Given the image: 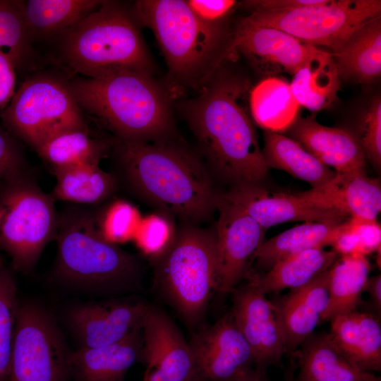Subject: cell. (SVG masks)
Segmentation results:
<instances>
[{"mask_svg": "<svg viewBox=\"0 0 381 381\" xmlns=\"http://www.w3.org/2000/svg\"><path fill=\"white\" fill-rule=\"evenodd\" d=\"M56 183L51 195L60 200L83 205L100 203L115 192L116 176L99 164H82L52 169Z\"/></svg>", "mask_w": 381, "mask_h": 381, "instance_id": "cell-32", "label": "cell"}, {"mask_svg": "<svg viewBox=\"0 0 381 381\" xmlns=\"http://www.w3.org/2000/svg\"><path fill=\"white\" fill-rule=\"evenodd\" d=\"M356 138L365 159L377 169L381 167V100L375 98L362 117Z\"/></svg>", "mask_w": 381, "mask_h": 381, "instance_id": "cell-40", "label": "cell"}, {"mask_svg": "<svg viewBox=\"0 0 381 381\" xmlns=\"http://www.w3.org/2000/svg\"><path fill=\"white\" fill-rule=\"evenodd\" d=\"M231 293V314L251 349L255 368L266 371L279 365L286 349L274 304L249 283Z\"/></svg>", "mask_w": 381, "mask_h": 381, "instance_id": "cell-15", "label": "cell"}, {"mask_svg": "<svg viewBox=\"0 0 381 381\" xmlns=\"http://www.w3.org/2000/svg\"><path fill=\"white\" fill-rule=\"evenodd\" d=\"M131 13L157 41L168 67L163 85L171 99L197 90L224 59L222 26L200 21L186 1H136Z\"/></svg>", "mask_w": 381, "mask_h": 381, "instance_id": "cell-4", "label": "cell"}, {"mask_svg": "<svg viewBox=\"0 0 381 381\" xmlns=\"http://www.w3.org/2000/svg\"><path fill=\"white\" fill-rule=\"evenodd\" d=\"M56 272L65 281L102 289L128 287L138 281L133 255L103 238L95 212L71 207L58 214Z\"/></svg>", "mask_w": 381, "mask_h": 381, "instance_id": "cell-6", "label": "cell"}, {"mask_svg": "<svg viewBox=\"0 0 381 381\" xmlns=\"http://www.w3.org/2000/svg\"><path fill=\"white\" fill-rule=\"evenodd\" d=\"M158 260L159 287L184 320L196 325L217 290L214 231L186 224Z\"/></svg>", "mask_w": 381, "mask_h": 381, "instance_id": "cell-7", "label": "cell"}, {"mask_svg": "<svg viewBox=\"0 0 381 381\" xmlns=\"http://www.w3.org/2000/svg\"><path fill=\"white\" fill-rule=\"evenodd\" d=\"M147 306L140 302L82 305L70 311L68 321L80 347H101L140 328Z\"/></svg>", "mask_w": 381, "mask_h": 381, "instance_id": "cell-18", "label": "cell"}, {"mask_svg": "<svg viewBox=\"0 0 381 381\" xmlns=\"http://www.w3.org/2000/svg\"><path fill=\"white\" fill-rule=\"evenodd\" d=\"M370 270L363 255H339L327 270L329 302L322 322L356 309Z\"/></svg>", "mask_w": 381, "mask_h": 381, "instance_id": "cell-33", "label": "cell"}, {"mask_svg": "<svg viewBox=\"0 0 381 381\" xmlns=\"http://www.w3.org/2000/svg\"><path fill=\"white\" fill-rule=\"evenodd\" d=\"M95 214L99 234L104 240L115 245L133 240L141 219L138 210L123 200L112 202Z\"/></svg>", "mask_w": 381, "mask_h": 381, "instance_id": "cell-38", "label": "cell"}, {"mask_svg": "<svg viewBox=\"0 0 381 381\" xmlns=\"http://www.w3.org/2000/svg\"><path fill=\"white\" fill-rule=\"evenodd\" d=\"M289 129L290 138L336 173L364 169V152L351 131L323 126L315 116L297 118Z\"/></svg>", "mask_w": 381, "mask_h": 381, "instance_id": "cell-20", "label": "cell"}, {"mask_svg": "<svg viewBox=\"0 0 381 381\" xmlns=\"http://www.w3.org/2000/svg\"><path fill=\"white\" fill-rule=\"evenodd\" d=\"M176 234L167 216L152 214L141 218L133 240L145 255L159 259L169 248Z\"/></svg>", "mask_w": 381, "mask_h": 381, "instance_id": "cell-39", "label": "cell"}, {"mask_svg": "<svg viewBox=\"0 0 381 381\" xmlns=\"http://www.w3.org/2000/svg\"><path fill=\"white\" fill-rule=\"evenodd\" d=\"M18 305L11 273L0 263V381H6Z\"/></svg>", "mask_w": 381, "mask_h": 381, "instance_id": "cell-36", "label": "cell"}, {"mask_svg": "<svg viewBox=\"0 0 381 381\" xmlns=\"http://www.w3.org/2000/svg\"><path fill=\"white\" fill-rule=\"evenodd\" d=\"M365 291H367L371 301L376 308L377 311L380 314L381 311V276L376 275L373 277H369L365 288Z\"/></svg>", "mask_w": 381, "mask_h": 381, "instance_id": "cell-45", "label": "cell"}, {"mask_svg": "<svg viewBox=\"0 0 381 381\" xmlns=\"http://www.w3.org/2000/svg\"><path fill=\"white\" fill-rule=\"evenodd\" d=\"M344 222H306L264 241L254 259L268 270L277 262L293 255L332 246Z\"/></svg>", "mask_w": 381, "mask_h": 381, "instance_id": "cell-30", "label": "cell"}, {"mask_svg": "<svg viewBox=\"0 0 381 381\" xmlns=\"http://www.w3.org/2000/svg\"><path fill=\"white\" fill-rule=\"evenodd\" d=\"M380 16L356 30L332 55L340 78L361 84L377 81L381 75Z\"/></svg>", "mask_w": 381, "mask_h": 381, "instance_id": "cell-25", "label": "cell"}, {"mask_svg": "<svg viewBox=\"0 0 381 381\" xmlns=\"http://www.w3.org/2000/svg\"><path fill=\"white\" fill-rule=\"evenodd\" d=\"M0 217H1V213H0Z\"/></svg>", "mask_w": 381, "mask_h": 381, "instance_id": "cell-48", "label": "cell"}, {"mask_svg": "<svg viewBox=\"0 0 381 381\" xmlns=\"http://www.w3.org/2000/svg\"><path fill=\"white\" fill-rule=\"evenodd\" d=\"M299 106L290 84L279 78H265L249 93L252 119L266 131L288 130L297 119Z\"/></svg>", "mask_w": 381, "mask_h": 381, "instance_id": "cell-31", "label": "cell"}, {"mask_svg": "<svg viewBox=\"0 0 381 381\" xmlns=\"http://www.w3.org/2000/svg\"><path fill=\"white\" fill-rule=\"evenodd\" d=\"M380 12V0H325L287 11H253L241 20L282 30L305 43L327 47L334 53Z\"/></svg>", "mask_w": 381, "mask_h": 381, "instance_id": "cell-10", "label": "cell"}, {"mask_svg": "<svg viewBox=\"0 0 381 381\" xmlns=\"http://www.w3.org/2000/svg\"><path fill=\"white\" fill-rule=\"evenodd\" d=\"M192 354V381H230L255 367L251 349L226 314L198 332L188 343Z\"/></svg>", "mask_w": 381, "mask_h": 381, "instance_id": "cell-13", "label": "cell"}, {"mask_svg": "<svg viewBox=\"0 0 381 381\" xmlns=\"http://www.w3.org/2000/svg\"><path fill=\"white\" fill-rule=\"evenodd\" d=\"M222 195L266 229L289 222L341 223L349 218L342 212L319 207L301 198L298 193L270 192L258 183L235 184Z\"/></svg>", "mask_w": 381, "mask_h": 381, "instance_id": "cell-17", "label": "cell"}, {"mask_svg": "<svg viewBox=\"0 0 381 381\" xmlns=\"http://www.w3.org/2000/svg\"><path fill=\"white\" fill-rule=\"evenodd\" d=\"M69 354L45 310L34 304L18 306L6 381H67Z\"/></svg>", "mask_w": 381, "mask_h": 381, "instance_id": "cell-11", "label": "cell"}, {"mask_svg": "<svg viewBox=\"0 0 381 381\" xmlns=\"http://www.w3.org/2000/svg\"><path fill=\"white\" fill-rule=\"evenodd\" d=\"M111 141L91 137L89 129L71 130L47 140L35 151L52 169L82 164H99Z\"/></svg>", "mask_w": 381, "mask_h": 381, "instance_id": "cell-34", "label": "cell"}, {"mask_svg": "<svg viewBox=\"0 0 381 381\" xmlns=\"http://www.w3.org/2000/svg\"><path fill=\"white\" fill-rule=\"evenodd\" d=\"M325 0H249L243 1L246 8L253 11L282 12L321 4Z\"/></svg>", "mask_w": 381, "mask_h": 381, "instance_id": "cell-44", "label": "cell"}, {"mask_svg": "<svg viewBox=\"0 0 381 381\" xmlns=\"http://www.w3.org/2000/svg\"><path fill=\"white\" fill-rule=\"evenodd\" d=\"M230 381H271L266 375V371L255 367L246 370Z\"/></svg>", "mask_w": 381, "mask_h": 381, "instance_id": "cell-46", "label": "cell"}, {"mask_svg": "<svg viewBox=\"0 0 381 381\" xmlns=\"http://www.w3.org/2000/svg\"><path fill=\"white\" fill-rule=\"evenodd\" d=\"M23 1L0 0V49L13 58L16 67L31 54V38L25 22Z\"/></svg>", "mask_w": 381, "mask_h": 381, "instance_id": "cell-35", "label": "cell"}, {"mask_svg": "<svg viewBox=\"0 0 381 381\" xmlns=\"http://www.w3.org/2000/svg\"><path fill=\"white\" fill-rule=\"evenodd\" d=\"M142 347L140 327L116 343L71 352L69 370L79 381H124L128 369L142 360Z\"/></svg>", "mask_w": 381, "mask_h": 381, "instance_id": "cell-23", "label": "cell"}, {"mask_svg": "<svg viewBox=\"0 0 381 381\" xmlns=\"http://www.w3.org/2000/svg\"><path fill=\"white\" fill-rule=\"evenodd\" d=\"M327 270L274 303L286 353H294L322 322L327 308Z\"/></svg>", "mask_w": 381, "mask_h": 381, "instance_id": "cell-21", "label": "cell"}, {"mask_svg": "<svg viewBox=\"0 0 381 381\" xmlns=\"http://www.w3.org/2000/svg\"><path fill=\"white\" fill-rule=\"evenodd\" d=\"M186 2L200 21L212 26H222V21L237 4L234 0H186Z\"/></svg>", "mask_w": 381, "mask_h": 381, "instance_id": "cell-42", "label": "cell"}, {"mask_svg": "<svg viewBox=\"0 0 381 381\" xmlns=\"http://www.w3.org/2000/svg\"><path fill=\"white\" fill-rule=\"evenodd\" d=\"M123 178L136 195L186 224L207 220L220 194L208 169L193 152L171 138L111 141Z\"/></svg>", "mask_w": 381, "mask_h": 381, "instance_id": "cell-2", "label": "cell"}, {"mask_svg": "<svg viewBox=\"0 0 381 381\" xmlns=\"http://www.w3.org/2000/svg\"><path fill=\"white\" fill-rule=\"evenodd\" d=\"M180 103L202 157L219 177L234 185L259 183L268 167L249 108V80L219 71Z\"/></svg>", "mask_w": 381, "mask_h": 381, "instance_id": "cell-1", "label": "cell"}, {"mask_svg": "<svg viewBox=\"0 0 381 381\" xmlns=\"http://www.w3.org/2000/svg\"><path fill=\"white\" fill-rule=\"evenodd\" d=\"M297 349L298 372L288 381H381L353 364L329 333H313Z\"/></svg>", "mask_w": 381, "mask_h": 381, "instance_id": "cell-22", "label": "cell"}, {"mask_svg": "<svg viewBox=\"0 0 381 381\" xmlns=\"http://www.w3.org/2000/svg\"><path fill=\"white\" fill-rule=\"evenodd\" d=\"M340 83L332 52L319 49L294 74L290 87L300 106L316 112L329 107L336 100Z\"/></svg>", "mask_w": 381, "mask_h": 381, "instance_id": "cell-28", "label": "cell"}, {"mask_svg": "<svg viewBox=\"0 0 381 381\" xmlns=\"http://www.w3.org/2000/svg\"><path fill=\"white\" fill-rule=\"evenodd\" d=\"M214 232L217 291L231 293L247 274L250 261L263 243L267 229L220 194Z\"/></svg>", "mask_w": 381, "mask_h": 381, "instance_id": "cell-12", "label": "cell"}, {"mask_svg": "<svg viewBox=\"0 0 381 381\" xmlns=\"http://www.w3.org/2000/svg\"><path fill=\"white\" fill-rule=\"evenodd\" d=\"M141 331L142 360L147 365V381H192L189 344L164 312L148 306Z\"/></svg>", "mask_w": 381, "mask_h": 381, "instance_id": "cell-16", "label": "cell"}, {"mask_svg": "<svg viewBox=\"0 0 381 381\" xmlns=\"http://www.w3.org/2000/svg\"><path fill=\"white\" fill-rule=\"evenodd\" d=\"M16 68L11 56L0 49V113L6 108L16 92Z\"/></svg>", "mask_w": 381, "mask_h": 381, "instance_id": "cell-43", "label": "cell"}, {"mask_svg": "<svg viewBox=\"0 0 381 381\" xmlns=\"http://www.w3.org/2000/svg\"><path fill=\"white\" fill-rule=\"evenodd\" d=\"M330 337L342 353L361 370L381 371V325L380 320L356 310L331 320Z\"/></svg>", "mask_w": 381, "mask_h": 381, "instance_id": "cell-24", "label": "cell"}, {"mask_svg": "<svg viewBox=\"0 0 381 381\" xmlns=\"http://www.w3.org/2000/svg\"><path fill=\"white\" fill-rule=\"evenodd\" d=\"M338 256L334 250H307L277 262L262 274H249L248 283L265 294L294 290L327 271Z\"/></svg>", "mask_w": 381, "mask_h": 381, "instance_id": "cell-26", "label": "cell"}, {"mask_svg": "<svg viewBox=\"0 0 381 381\" xmlns=\"http://www.w3.org/2000/svg\"><path fill=\"white\" fill-rule=\"evenodd\" d=\"M54 200L27 173L0 185V248L16 270L31 269L55 239L58 214Z\"/></svg>", "mask_w": 381, "mask_h": 381, "instance_id": "cell-9", "label": "cell"}, {"mask_svg": "<svg viewBox=\"0 0 381 381\" xmlns=\"http://www.w3.org/2000/svg\"><path fill=\"white\" fill-rule=\"evenodd\" d=\"M318 49L282 30L240 20L224 58L238 52L263 75L284 72L294 75Z\"/></svg>", "mask_w": 381, "mask_h": 381, "instance_id": "cell-14", "label": "cell"}, {"mask_svg": "<svg viewBox=\"0 0 381 381\" xmlns=\"http://www.w3.org/2000/svg\"><path fill=\"white\" fill-rule=\"evenodd\" d=\"M26 173V161L14 136L0 124V185Z\"/></svg>", "mask_w": 381, "mask_h": 381, "instance_id": "cell-41", "label": "cell"}, {"mask_svg": "<svg viewBox=\"0 0 381 381\" xmlns=\"http://www.w3.org/2000/svg\"><path fill=\"white\" fill-rule=\"evenodd\" d=\"M142 381H147V374L145 372L144 373V376Z\"/></svg>", "mask_w": 381, "mask_h": 381, "instance_id": "cell-47", "label": "cell"}, {"mask_svg": "<svg viewBox=\"0 0 381 381\" xmlns=\"http://www.w3.org/2000/svg\"><path fill=\"white\" fill-rule=\"evenodd\" d=\"M99 0H28L22 1L23 13L31 40L59 38L96 10Z\"/></svg>", "mask_w": 381, "mask_h": 381, "instance_id": "cell-27", "label": "cell"}, {"mask_svg": "<svg viewBox=\"0 0 381 381\" xmlns=\"http://www.w3.org/2000/svg\"><path fill=\"white\" fill-rule=\"evenodd\" d=\"M131 11L102 4L59 37L61 59L74 74L99 78L121 71L152 73V64Z\"/></svg>", "mask_w": 381, "mask_h": 381, "instance_id": "cell-5", "label": "cell"}, {"mask_svg": "<svg viewBox=\"0 0 381 381\" xmlns=\"http://www.w3.org/2000/svg\"><path fill=\"white\" fill-rule=\"evenodd\" d=\"M332 244L339 255H363L377 252L381 246V228L377 220L349 217Z\"/></svg>", "mask_w": 381, "mask_h": 381, "instance_id": "cell-37", "label": "cell"}, {"mask_svg": "<svg viewBox=\"0 0 381 381\" xmlns=\"http://www.w3.org/2000/svg\"><path fill=\"white\" fill-rule=\"evenodd\" d=\"M298 194L319 207L349 217L377 220L381 210L380 183L368 176L364 169L336 173L325 185Z\"/></svg>", "mask_w": 381, "mask_h": 381, "instance_id": "cell-19", "label": "cell"}, {"mask_svg": "<svg viewBox=\"0 0 381 381\" xmlns=\"http://www.w3.org/2000/svg\"><path fill=\"white\" fill-rule=\"evenodd\" d=\"M68 82L81 110L97 119L115 138L135 142L171 138V98L152 73L121 71Z\"/></svg>", "mask_w": 381, "mask_h": 381, "instance_id": "cell-3", "label": "cell"}, {"mask_svg": "<svg viewBox=\"0 0 381 381\" xmlns=\"http://www.w3.org/2000/svg\"><path fill=\"white\" fill-rule=\"evenodd\" d=\"M264 142L262 153L268 168L284 171L312 188L325 185L336 174L299 143L282 133L265 131Z\"/></svg>", "mask_w": 381, "mask_h": 381, "instance_id": "cell-29", "label": "cell"}, {"mask_svg": "<svg viewBox=\"0 0 381 381\" xmlns=\"http://www.w3.org/2000/svg\"><path fill=\"white\" fill-rule=\"evenodd\" d=\"M0 118L10 133L35 150L63 132L89 129L68 80L49 74L26 79Z\"/></svg>", "mask_w": 381, "mask_h": 381, "instance_id": "cell-8", "label": "cell"}]
</instances>
